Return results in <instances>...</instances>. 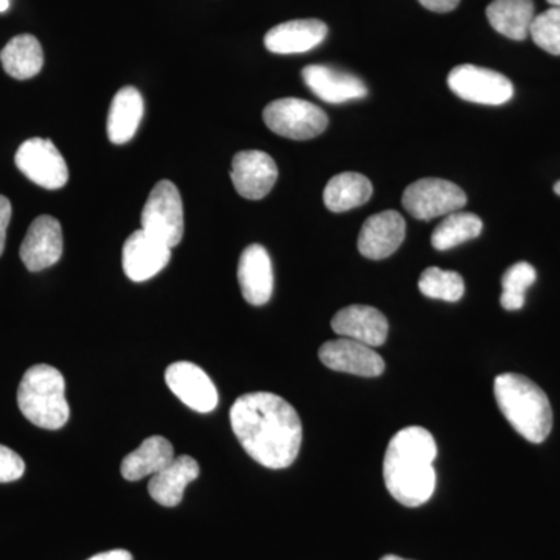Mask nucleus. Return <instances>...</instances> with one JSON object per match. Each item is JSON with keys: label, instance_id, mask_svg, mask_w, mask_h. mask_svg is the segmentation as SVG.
<instances>
[{"label": "nucleus", "instance_id": "obj_37", "mask_svg": "<svg viewBox=\"0 0 560 560\" xmlns=\"http://www.w3.org/2000/svg\"><path fill=\"white\" fill-rule=\"evenodd\" d=\"M555 191H556V195H559V197H560V180H558V183L555 184Z\"/></svg>", "mask_w": 560, "mask_h": 560}, {"label": "nucleus", "instance_id": "obj_30", "mask_svg": "<svg viewBox=\"0 0 560 560\" xmlns=\"http://www.w3.org/2000/svg\"><path fill=\"white\" fill-rule=\"evenodd\" d=\"M24 471V459L5 445H0V482L18 481Z\"/></svg>", "mask_w": 560, "mask_h": 560}, {"label": "nucleus", "instance_id": "obj_23", "mask_svg": "<svg viewBox=\"0 0 560 560\" xmlns=\"http://www.w3.org/2000/svg\"><path fill=\"white\" fill-rule=\"evenodd\" d=\"M486 16L493 31L500 35L525 40L536 18V7L533 0H493L486 9Z\"/></svg>", "mask_w": 560, "mask_h": 560}, {"label": "nucleus", "instance_id": "obj_5", "mask_svg": "<svg viewBox=\"0 0 560 560\" xmlns=\"http://www.w3.org/2000/svg\"><path fill=\"white\" fill-rule=\"evenodd\" d=\"M140 223V230L168 248L179 245L184 235V208L175 184L171 180H160L153 187L149 200L143 206Z\"/></svg>", "mask_w": 560, "mask_h": 560}, {"label": "nucleus", "instance_id": "obj_28", "mask_svg": "<svg viewBox=\"0 0 560 560\" xmlns=\"http://www.w3.org/2000/svg\"><path fill=\"white\" fill-rule=\"evenodd\" d=\"M536 268L528 261H518V264L512 265L501 279V285H503V293L500 298L501 307L510 312L521 311L525 305L526 290L536 282Z\"/></svg>", "mask_w": 560, "mask_h": 560}, {"label": "nucleus", "instance_id": "obj_18", "mask_svg": "<svg viewBox=\"0 0 560 560\" xmlns=\"http://www.w3.org/2000/svg\"><path fill=\"white\" fill-rule=\"evenodd\" d=\"M237 276L243 298L248 304L260 307L271 300L275 275L270 254L264 246L250 245L243 250Z\"/></svg>", "mask_w": 560, "mask_h": 560}, {"label": "nucleus", "instance_id": "obj_17", "mask_svg": "<svg viewBox=\"0 0 560 560\" xmlns=\"http://www.w3.org/2000/svg\"><path fill=\"white\" fill-rule=\"evenodd\" d=\"M302 80L316 97L327 103L359 101L368 95L366 84L359 77L329 66H307L302 69Z\"/></svg>", "mask_w": 560, "mask_h": 560}, {"label": "nucleus", "instance_id": "obj_26", "mask_svg": "<svg viewBox=\"0 0 560 560\" xmlns=\"http://www.w3.org/2000/svg\"><path fill=\"white\" fill-rule=\"evenodd\" d=\"M482 231L480 217L470 212H453L438 224L431 235V245L438 250L455 248L460 243L474 241Z\"/></svg>", "mask_w": 560, "mask_h": 560}, {"label": "nucleus", "instance_id": "obj_29", "mask_svg": "<svg viewBox=\"0 0 560 560\" xmlns=\"http://www.w3.org/2000/svg\"><path fill=\"white\" fill-rule=\"evenodd\" d=\"M529 36L536 46L548 54L560 55V9L551 7L544 13L537 14L530 24Z\"/></svg>", "mask_w": 560, "mask_h": 560}, {"label": "nucleus", "instance_id": "obj_10", "mask_svg": "<svg viewBox=\"0 0 560 560\" xmlns=\"http://www.w3.org/2000/svg\"><path fill=\"white\" fill-rule=\"evenodd\" d=\"M165 383L186 407L198 412H210L219 405L217 390L209 375L190 361H176L165 371Z\"/></svg>", "mask_w": 560, "mask_h": 560}, {"label": "nucleus", "instance_id": "obj_4", "mask_svg": "<svg viewBox=\"0 0 560 560\" xmlns=\"http://www.w3.org/2000/svg\"><path fill=\"white\" fill-rule=\"evenodd\" d=\"M18 405L33 425L46 430L62 429L68 423L70 408L61 372L49 364L32 366L22 377Z\"/></svg>", "mask_w": 560, "mask_h": 560}, {"label": "nucleus", "instance_id": "obj_32", "mask_svg": "<svg viewBox=\"0 0 560 560\" xmlns=\"http://www.w3.org/2000/svg\"><path fill=\"white\" fill-rule=\"evenodd\" d=\"M460 0H419L423 9L434 11V13H448L459 5Z\"/></svg>", "mask_w": 560, "mask_h": 560}, {"label": "nucleus", "instance_id": "obj_7", "mask_svg": "<svg viewBox=\"0 0 560 560\" xmlns=\"http://www.w3.org/2000/svg\"><path fill=\"white\" fill-rule=\"evenodd\" d=\"M401 202L415 219L429 221L458 212L467 205V195L451 180L425 178L410 184Z\"/></svg>", "mask_w": 560, "mask_h": 560}, {"label": "nucleus", "instance_id": "obj_15", "mask_svg": "<svg viewBox=\"0 0 560 560\" xmlns=\"http://www.w3.org/2000/svg\"><path fill=\"white\" fill-rule=\"evenodd\" d=\"M407 234V223L396 210H383L364 221L360 231L359 250L371 260L393 256L400 248Z\"/></svg>", "mask_w": 560, "mask_h": 560}, {"label": "nucleus", "instance_id": "obj_16", "mask_svg": "<svg viewBox=\"0 0 560 560\" xmlns=\"http://www.w3.org/2000/svg\"><path fill=\"white\" fill-rule=\"evenodd\" d=\"M331 329L342 338L363 342L370 348L385 345L388 338V319L370 305H349L331 319Z\"/></svg>", "mask_w": 560, "mask_h": 560}, {"label": "nucleus", "instance_id": "obj_8", "mask_svg": "<svg viewBox=\"0 0 560 560\" xmlns=\"http://www.w3.org/2000/svg\"><path fill=\"white\" fill-rule=\"evenodd\" d=\"M448 88L463 101L499 106L511 101L514 84L503 73L474 65L458 66L448 73Z\"/></svg>", "mask_w": 560, "mask_h": 560}, {"label": "nucleus", "instance_id": "obj_14", "mask_svg": "<svg viewBox=\"0 0 560 560\" xmlns=\"http://www.w3.org/2000/svg\"><path fill=\"white\" fill-rule=\"evenodd\" d=\"M20 254L28 271L38 272L54 267L62 256L60 221L50 215H40L33 221Z\"/></svg>", "mask_w": 560, "mask_h": 560}, {"label": "nucleus", "instance_id": "obj_3", "mask_svg": "<svg viewBox=\"0 0 560 560\" xmlns=\"http://www.w3.org/2000/svg\"><path fill=\"white\" fill-rule=\"evenodd\" d=\"M497 404L512 429L533 444L550 436L552 410L547 394L528 377L506 372L493 383Z\"/></svg>", "mask_w": 560, "mask_h": 560}, {"label": "nucleus", "instance_id": "obj_22", "mask_svg": "<svg viewBox=\"0 0 560 560\" xmlns=\"http://www.w3.org/2000/svg\"><path fill=\"white\" fill-rule=\"evenodd\" d=\"M143 117V98L136 88H121L110 103L108 138L116 145H124L135 138Z\"/></svg>", "mask_w": 560, "mask_h": 560}, {"label": "nucleus", "instance_id": "obj_21", "mask_svg": "<svg viewBox=\"0 0 560 560\" xmlns=\"http://www.w3.org/2000/svg\"><path fill=\"white\" fill-rule=\"evenodd\" d=\"M173 459H175V448L172 442L162 436H151L121 460V477L128 481L153 477Z\"/></svg>", "mask_w": 560, "mask_h": 560}, {"label": "nucleus", "instance_id": "obj_13", "mask_svg": "<svg viewBox=\"0 0 560 560\" xmlns=\"http://www.w3.org/2000/svg\"><path fill=\"white\" fill-rule=\"evenodd\" d=\"M172 248L145 231L132 232L121 250V267L132 282H145L160 275L171 261Z\"/></svg>", "mask_w": 560, "mask_h": 560}, {"label": "nucleus", "instance_id": "obj_31", "mask_svg": "<svg viewBox=\"0 0 560 560\" xmlns=\"http://www.w3.org/2000/svg\"><path fill=\"white\" fill-rule=\"evenodd\" d=\"M10 220L11 202L9 198L0 195V256H2L3 249H5L7 230H9Z\"/></svg>", "mask_w": 560, "mask_h": 560}, {"label": "nucleus", "instance_id": "obj_25", "mask_svg": "<svg viewBox=\"0 0 560 560\" xmlns=\"http://www.w3.org/2000/svg\"><path fill=\"white\" fill-rule=\"evenodd\" d=\"M0 61L10 77L28 80L38 75L44 65L43 47L32 35L14 36L0 51Z\"/></svg>", "mask_w": 560, "mask_h": 560}, {"label": "nucleus", "instance_id": "obj_2", "mask_svg": "<svg viewBox=\"0 0 560 560\" xmlns=\"http://www.w3.org/2000/svg\"><path fill=\"white\" fill-rule=\"evenodd\" d=\"M436 441L429 430L407 427L394 434L383 460V478L393 499L407 508L425 504L436 489Z\"/></svg>", "mask_w": 560, "mask_h": 560}, {"label": "nucleus", "instance_id": "obj_1", "mask_svg": "<svg viewBox=\"0 0 560 560\" xmlns=\"http://www.w3.org/2000/svg\"><path fill=\"white\" fill-rule=\"evenodd\" d=\"M231 427L250 458L268 469H287L298 458L302 423L293 407L271 393H250L232 405Z\"/></svg>", "mask_w": 560, "mask_h": 560}, {"label": "nucleus", "instance_id": "obj_27", "mask_svg": "<svg viewBox=\"0 0 560 560\" xmlns=\"http://www.w3.org/2000/svg\"><path fill=\"white\" fill-rule=\"evenodd\" d=\"M419 290L430 300L458 302L464 296V279L459 272L445 271L431 267L422 272L419 279Z\"/></svg>", "mask_w": 560, "mask_h": 560}, {"label": "nucleus", "instance_id": "obj_11", "mask_svg": "<svg viewBox=\"0 0 560 560\" xmlns=\"http://www.w3.org/2000/svg\"><path fill=\"white\" fill-rule=\"evenodd\" d=\"M278 175V165L264 151H241L232 160V184L246 200H261L267 197L275 187Z\"/></svg>", "mask_w": 560, "mask_h": 560}, {"label": "nucleus", "instance_id": "obj_9", "mask_svg": "<svg viewBox=\"0 0 560 560\" xmlns=\"http://www.w3.org/2000/svg\"><path fill=\"white\" fill-rule=\"evenodd\" d=\"M14 162L21 173L44 189H61L68 183V164L49 139L25 140L18 149Z\"/></svg>", "mask_w": 560, "mask_h": 560}, {"label": "nucleus", "instance_id": "obj_24", "mask_svg": "<svg viewBox=\"0 0 560 560\" xmlns=\"http://www.w3.org/2000/svg\"><path fill=\"white\" fill-rule=\"evenodd\" d=\"M372 190L371 180L361 173H340L324 189V205L331 212H348L366 205L371 200Z\"/></svg>", "mask_w": 560, "mask_h": 560}, {"label": "nucleus", "instance_id": "obj_19", "mask_svg": "<svg viewBox=\"0 0 560 560\" xmlns=\"http://www.w3.org/2000/svg\"><path fill=\"white\" fill-rule=\"evenodd\" d=\"M327 36V25L319 20H296L276 25L265 35V47L272 54L293 55L318 47Z\"/></svg>", "mask_w": 560, "mask_h": 560}, {"label": "nucleus", "instance_id": "obj_36", "mask_svg": "<svg viewBox=\"0 0 560 560\" xmlns=\"http://www.w3.org/2000/svg\"><path fill=\"white\" fill-rule=\"evenodd\" d=\"M548 3H550L551 7H559L560 9V0H547Z\"/></svg>", "mask_w": 560, "mask_h": 560}, {"label": "nucleus", "instance_id": "obj_35", "mask_svg": "<svg viewBox=\"0 0 560 560\" xmlns=\"http://www.w3.org/2000/svg\"><path fill=\"white\" fill-rule=\"evenodd\" d=\"M381 560H407V559H401V558H399V556L389 555V556H385V558H382Z\"/></svg>", "mask_w": 560, "mask_h": 560}, {"label": "nucleus", "instance_id": "obj_6", "mask_svg": "<svg viewBox=\"0 0 560 560\" xmlns=\"http://www.w3.org/2000/svg\"><path fill=\"white\" fill-rule=\"evenodd\" d=\"M267 127L282 138L308 140L326 131L329 117L319 106L301 98H279L264 110Z\"/></svg>", "mask_w": 560, "mask_h": 560}, {"label": "nucleus", "instance_id": "obj_34", "mask_svg": "<svg viewBox=\"0 0 560 560\" xmlns=\"http://www.w3.org/2000/svg\"><path fill=\"white\" fill-rule=\"evenodd\" d=\"M10 7V0H0V13H3V11L9 10Z\"/></svg>", "mask_w": 560, "mask_h": 560}, {"label": "nucleus", "instance_id": "obj_20", "mask_svg": "<svg viewBox=\"0 0 560 560\" xmlns=\"http://www.w3.org/2000/svg\"><path fill=\"white\" fill-rule=\"evenodd\" d=\"M200 477V466L191 456H178L151 477L149 493L161 506L175 508L183 501L184 490Z\"/></svg>", "mask_w": 560, "mask_h": 560}, {"label": "nucleus", "instance_id": "obj_12", "mask_svg": "<svg viewBox=\"0 0 560 560\" xmlns=\"http://www.w3.org/2000/svg\"><path fill=\"white\" fill-rule=\"evenodd\" d=\"M319 360L331 371L359 377H378L385 371V361L374 348L350 338L324 342L319 349Z\"/></svg>", "mask_w": 560, "mask_h": 560}, {"label": "nucleus", "instance_id": "obj_33", "mask_svg": "<svg viewBox=\"0 0 560 560\" xmlns=\"http://www.w3.org/2000/svg\"><path fill=\"white\" fill-rule=\"evenodd\" d=\"M88 560H132L130 551L127 550H113L101 552V555L94 556V558Z\"/></svg>", "mask_w": 560, "mask_h": 560}]
</instances>
